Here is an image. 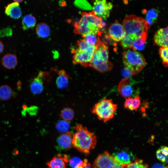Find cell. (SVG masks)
Returning a JSON list of instances; mask_svg holds the SVG:
<instances>
[{
  "label": "cell",
  "instance_id": "obj_2",
  "mask_svg": "<svg viewBox=\"0 0 168 168\" xmlns=\"http://www.w3.org/2000/svg\"><path fill=\"white\" fill-rule=\"evenodd\" d=\"M74 129L76 132L73 135L72 145L79 152L88 154L96 145V136L80 124L77 125Z\"/></svg>",
  "mask_w": 168,
  "mask_h": 168
},
{
  "label": "cell",
  "instance_id": "obj_36",
  "mask_svg": "<svg viewBox=\"0 0 168 168\" xmlns=\"http://www.w3.org/2000/svg\"><path fill=\"white\" fill-rule=\"evenodd\" d=\"M12 33V29L9 27L0 29V38L10 36Z\"/></svg>",
  "mask_w": 168,
  "mask_h": 168
},
{
  "label": "cell",
  "instance_id": "obj_32",
  "mask_svg": "<svg viewBox=\"0 0 168 168\" xmlns=\"http://www.w3.org/2000/svg\"><path fill=\"white\" fill-rule=\"evenodd\" d=\"M168 47H161L159 50L163 64L166 67H167L168 66Z\"/></svg>",
  "mask_w": 168,
  "mask_h": 168
},
{
  "label": "cell",
  "instance_id": "obj_9",
  "mask_svg": "<svg viewBox=\"0 0 168 168\" xmlns=\"http://www.w3.org/2000/svg\"><path fill=\"white\" fill-rule=\"evenodd\" d=\"M95 50L82 51L77 49H73L72 62L74 64H80L86 67L91 62Z\"/></svg>",
  "mask_w": 168,
  "mask_h": 168
},
{
  "label": "cell",
  "instance_id": "obj_33",
  "mask_svg": "<svg viewBox=\"0 0 168 168\" xmlns=\"http://www.w3.org/2000/svg\"><path fill=\"white\" fill-rule=\"evenodd\" d=\"M133 40L129 36L125 35L124 38L121 41L122 47L126 49H132Z\"/></svg>",
  "mask_w": 168,
  "mask_h": 168
},
{
  "label": "cell",
  "instance_id": "obj_15",
  "mask_svg": "<svg viewBox=\"0 0 168 168\" xmlns=\"http://www.w3.org/2000/svg\"><path fill=\"white\" fill-rule=\"evenodd\" d=\"M168 29L166 28L160 29L155 33L153 39L155 45L161 47H168Z\"/></svg>",
  "mask_w": 168,
  "mask_h": 168
},
{
  "label": "cell",
  "instance_id": "obj_8",
  "mask_svg": "<svg viewBox=\"0 0 168 168\" xmlns=\"http://www.w3.org/2000/svg\"><path fill=\"white\" fill-rule=\"evenodd\" d=\"M113 7L112 4L106 0H95L92 11L97 16L106 19L109 17Z\"/></svg>",
  "mask_w": 168,
  "mask_h": 168
},
{
  "label": "cell",
  "instance_id": "obj_4",
  "mask_svg": "<svg viewBox=\"0 0 168 168\" xmlns=\"http://www.w3.org/2000/svg\"><path fill=\"white\" fill-rule=\"evenodd\" d=\"M123 62L128 76L139 73L146 65L142 55L132 49H128L123 54Z\"/></svg>",
  "mask_w": 168,
  "mask_h": 168
},
{
  "label": "cell",
  "instance_id": "obj_10",
  "mask_svg": "<svg viewBox=\"0 0 168 168\" xmlns=\"http://www.w3.org/2000/svg\"><path fill=\"white\" fill-rule=\"evenodd\" d=\"M115 159L121 165L128 164L134 160L133 153L128 149H118L112 154Z\"/></svg>",
  "mask_w": 168,
  "mask_h": 168
},
{
  "label": "cell",
  "instance_id": "obj_37",
  "mask_svg": "<svg viewBox=\"0 0 168 168\" xmlns=\"http://www.w3.org/2000/svg\"><path fill=\"white\" fill-rule=\"evenodd\" d=\"M28 112L31 115H36L38 111V108L36 106H33L27 108Z\"/></svg>",
  "mask_w": 168,
  "mask_h": 168
},
{
  "label": "cell",
  "instance_id": "obj_35",
  "mask_svg": "<svg viewBox=\"0 0 168 168\" xmlns=\"http://www.w3.org/2000/svg\"><path fill=\"white\" fill-rule=\"evenodd\" d=\"M69 164L72 168H76L81 165L83 162V161L81 159L74 157L71 159L69 161Z\"/></svg>",
  "mask_w": 168,
  "mask_h": 168
},
{
  "label": "cell",
  "instance_id": "obj_23",
  "mask_svg": "<svg viewBox=\"0 0 168 168\" xmlns=\"http://www.w3.org/2000/svg\"><path fill=\"white\" fill-rule=\"evenodd\" d=\"M13 94L11 87L7 85H2L0 86V99L6 101L9 99Z\"/></svg>",
  "mask_w": 168,
  "mask_h": 168
},
{
  "label": "cell",
  "instance_id": "obj_7",
  "mask_svg": "<svg viewBox=\"0 0 168 168\" xmlns=\"http://www.w3.org/2000/svg\"><path fill=\"white\" fill-rule=\"evenodd\" d=\"M88 66L93 68L102 73L110 71L112 68L113 64L109 60H106L96 49L91 60Z\"/></svg>",
  "mask_w": 168,
  "mask_h": 168
},
{
  "label": "cell",
  "instance_id": "obj_1",
  "mask_svg": "<svg viewBox=\"0 0 168 168\" xmlns=\"http://www.w3.org/2000/svg\"><path fill=\"white\" fill-rule=\"evenodd\" d=\"M81 15L80 20L74 24V33L82 36L89 33L100 35L101 29L106 25L102 18L96 16L93 11L83 12Z\"/></svg>",
  "mask_w": 168,
  "mask_h": 168
},
{
  "label": "cell",
  "instance_id": "obj_26",
  "mask_svg": "<svg viewBox=\"0 0 168 168\" xmlns=\"http://www.w3.org/2000/svg\"><path fill=\"white\" fill-rule=\"evenodd\" d=\"M59 115L63 120L69 122L73 119L74 112L72 109L66 107L61 110Z\"/></svg>",
  "mask_w": 168,
  "mask_h": 168
},
{
  "label": "cell",
  "instance_id": "obj_6",
  "mask_svg": "<svg viewBox=\"0 0 168 168\" xmlns=\"http://www.w3.org/2000/svg\"><path fill=\"white\" fill-rule=\"evenodd\" d=\"M94 168H125L108 152L100 154L95 160Z\"/></svg>",
  "mask_w": 168,
  "mask_h": 168
},
{
  "label": "cell",
  "instance_id": "obj_40",
  "mask_svg": "<svg viewBox=\"0 0 168 168\" xmlns=\"http://www.w3.org/2000/svg\"><path fill=\"white\" fill-rule=\"evenodd\" d=\"M91 165L90 163H89L86 166H85L84 168H92L91 167Z\"/></svg>",
  "mask_w": 168,
  "mask_h": 168
},
{
  "label": "cell",
  "instance_id": "obj_14",
  "mask_svg": "<svg viewBox=\"0 0 168 168\" xmlns=\"http://www.w3.org/2000/svg\"><path fill=\"white\" fill-rule=\"evenodd\" d=\"M132 83L129 77H125L121 80L118 86L119 94L125 98L131 96L133 91Z\"/></svg>",
  "mask_w": 168,
  "mask_h": 168
},
{
  "label": "cell",
  "instance_id": "obj_19",
  "mask_svg": "<svg viewBox=\"0 0 168 168\" xmlns=\"http://www.w3.org/2000/svg\"><path fill=\"white\" fill-rule=\"evenodd\" d=\"M141 105V100L138 96L132 97L131 96L125 98L124 106L125 108L131 111H137Z\"/></svg>",
  "mask_w": 168,
  "mask_h": 168
},
{
  "label": "cell",
  "instance_id": "obj_41",
  "mask_svg": "<svg viewBox=\"0 0 168 168\" xmlns=\"http://www.w3.org/2000/svg\"><path fill=\"white\" fill-rule=\"evenodd\" d=\"M15 2H22L23 0H13Z\"/></svg>",
  "mask_w": 168,
  "mask_h": 168
},
{
  "label": "cell",
  "instance_id": "obj_3",
  "mask_svg": "<svg viewBox=\"0 0 168 168\" xmlns=\"http://www.w3.org/2000/svg\"><path fill=\"white\" fill-rule=\"evenodd\" d=\"M126 35L133 40L138 38L146 41L150 26L144 19L134 15L125 17L122 22Z\"/></svg>",
  "mask_w": 168,
  "mask_h": 168
},
{
  "label": "cell",
  "instance_id": "obj_24",
  "mask_svg": "<svg viewBox=\"0 0 168 168\" xmlns=\"http://www.w3.org/2000/svg\"><path fill=\"white\" fill-rule=\"evenodd\" d=\"M99 36L98 35L92 33H89L82 35V37L87 43L91 45L96 47L101 41Z\"/></svg>",
  "mask_w": 168,
  "mask_h": 168
},
{
  "label": "cell",
  "instance_id": "obj_38",
  "mask_svg": "<svg viewBox=\"0 0 168 168\" xmlns=\"http://www.w3.org/2000/svg\"><path fill=\"white\" fill-rule=\"evenodd\" d=\"M152 168H167V166H166L162 164L157 163L153 165Z\"/></svg>",
  "mask_w": 168,
  "mask_h": 168
},
{
  "label": "cell",
  "instance_id": "obj_12",
  "mask_svg": "<svg viewBox=\"0 0 168 168\" xmlns=\"http://www.w3.org/2000/svg\"><path fill=\"white\" fill-rule=\"evenodd\" d=\"M46 74V72L41 71H39L37 76L31 82L30 88L31 92L34 94L39 95L43 92L44 79Z\"/></svg>",
  "mask_w": 168,
  "mask_h": 168
},
{
  "label": "cell",
  "instance_id": "obj_18",
  "mask_svg": "<svg viewBox=\"0 0 168 168\" xmlns=\"http://www.w3.org/2000/svg\"><path fill=\"white\" fill-rule=\"evenodd\" d=\"M1 62L2 66L9 69L14 68L18 63L16 56L12 54H7L4 55L2 58Z\"/></svg>",
  "mask_w": 168,
  "mask_h": 168
},
{
  "label": "cell",
  "instance_id": "obj_16",
  "mask_svg": "<svg viewBox=\"0 0 168 168\" xmlns=\"http://www.w3.org/2000/svg\"><path fill=\"white\" fill-rule=\"evenodd\" d=\"M5 13L11 18L18 19L22 15V12L19 3L13 2L9 4L5 7Z\"/></svg>",
  "mask_w": 168,
  "mask_h": 168
},
{
  "label": "cell",
  "instance_id": "obj_27",
  "mask_svg": "<svg viewBox=\"0 0 168 168\" xmlns=\"http://www.w3.org/2000/svg\"><path fill=\"white\" fill-rule=\"evenodd\" d=\"M158 15V12L155 8L149 10L146 15V20L148 25L150 26L156 20Z\"/></svg>",
  "mask_w": 168,
  "mask_h": 168
},
{
  "label": "cell",
  "instance_id": "obj_13",
  "mask_svg": "<svg viewBox=\"0 0 168 168\" xmlns=\"http://www.w3.org/2000/svg\"><path fill=\"white\" fill-rule=\"evenodd\" d=\"M109 36L115 41H121L126 35L125 32L122 25L118 21L112 24L109 29Z\"/></svg>",
  "mask_w": 168,
  "mask_h": 168
},
{
  "label": "cell",
  "instance_id": "obj_17",
  "mask_svg": "<svg viewBox=\"0 0 168 168\" xmlns=\"http://www.w3.org/2000/svg\"><path fill=\"white\" fill-rule=\"evenodd\" d=\"M62 157L61 155L58 154L50 161L47 162V165L49 168H66L68 160L66 156Z\"/></svg>",
  "mask_w": 168,
  "mask_h": 168
},
{
  "label": "cell",
  "instance_id": "obj_39",
  "mask_svg": "<svg viewBox=\"0 0 168 168\" xmlns=\"http://www.w3.org/2000/svg\"><path fill=\"white\" fill-rule=\"evenodd\" d=\"M4 49V45L2 42L0 40V54L3 51Z\"/></svg>",
  "mask_w": 168,
  "mask_h": 168
},
{
  "label": "cell",
  "instance_id": "obj_29",
  "mask_svg": "<svg viewBox=\"0 0 168 168\" xmlns=\"http://www.w3.org/2000/svg\"><path fill=\"white\" fill-rule=\"evenodd\" d=\"M56 128L58 131L62 133H66L69 129L70 125L68 122L64 120H59L56 123Z\"/></svg>",
  "mask_w": 168,
  "mask_h": 168
},
{
  "label": "cell",
  "instance_id": "obj_30",
  "mask_svg": "<svg viewBox=\"0 0 168 168\" xmlns=\"http://www.w3.org/2000/svg\"><path fill=\"white\" fill-rule=\"evenodd\" d=\"M74 4L77 7L82 10L90 11L92 9L91 5L86 0H75Z\"/></svg>",
  "mask_w": 168,
  "mask_h": 168
},
{
  "label": "cell",
  "instance_id": "obj_25",
  "mask_svg": "<svg viewBox=\"0 0 168 168\" xmlns=\"http://www.w3.org/2000/svg\"><path fill=\"white\" fill-rule=\"evenodd\" d=\"M168 147L163 146H161L156 152L157 159L164 163H168Z\"/></svg>",
  "mask_w": 168,
  "mask_h": 168
},
{
  "label": "cell",
  "instance_id": "obj_21",
  "mask_svg": "<svg viewBox=\"0 0 168 168\" xmlns=\"http://www.w3.org/2000/svg\"><path fill=\"white\" fill-rule=\"evenodd\" d=\"M36 20L35 17L31 14L25 16L22 20V27L24 30L33 28L35 26Z\"/></svg>",
  "mask_w": 168,
  "mask_h": 168
},
{
  "label": "cell",
  "instance_id": "obj_31",
  "mask_svg": "<svg viewBox=\"0 0 168 168\" xmlns=\"http://www.w3.org/2000/svg\"><path fill=\"white\" fill-rule=\"evenodd\" d=\"M142 160L136 159L133 162L126 165H122L125 168H148V166L146 164L143 163Z\"/></svg>",
  "mask_w": 168,
  "mask_h": 168
},
{
  "label": "cell",
  "instance_id": "obj_20",
  "mask_svg": "<svg viewBox=\"0 0 168 168\" xmlns=\"http://www.w3.org/2000/svg\"><path fill=\"white\" fill-rule=\"evenodd\" d=\"M69 83V78L66 71L61 70L58 71V76L56 80L57 86L60 89L65 88L68 86Z\"/></svg>",
  "mask_w": 168,
  "mask_h": 168
},
{
  "label": "cell",
  "instance_id": "obj_11",
  "mask_svg": "<svg viewBox=\"0 0 168 168\" xmlns=\"http://www.w3.org/2000/svg\"><path fill=\"white\" fill-rule=\"evenodd\" d=\"M73 134L69 132L60 134L56 140L57 149L59 151L67 150L72 147Z\"/></svg>",
  "mask_w": 168,
  "mask_h": 168
},
{
  "label": "cell",
  "instance_id": "obj_5",
  "mask_svg": "<svg viewBox=\"0 0 168 168\" xmlns=\"http://www.w3.org/2000/svg\"><path fill=\"white\" fill-rule=\"evenodd\" d=\"M117 109V105L111 99L104 98L95 104L91 112L99 119L106 122L114 116Z\"/></svg>",
  "mask_w": 168,
  "mask_h": 168
},
{
  "label": "cell",
  "instance_id": "obj_34",
  "mask_svg": "<svg viewBox=\"0 0 168 168\" xmlns=\"http://www.w3.org/2000/svg\"><path fill=\"white\" fill-rule=\"evenodd\" d=\"M146 42L140 38L134 39L133 41L132 49L135 51L142 50L144 48Z\"/></svg>",
  "mask_w": 168,
  "mask_h": 168
},
{
  "label": "cell",
  "instance_id": "obj_28",
  "mask_svg": "<svg viewBox=\"0 0 168 168\" xmlns=\"http://www.w3.org/2000/svg\"><path fill=\"white\" fill-rule=\"evenodd\" d=\"M77 45L78 46L77 48L82 51L95 50L96 47L89 45L83 39L78 40L77 42Z\"/></svg>",
  "mask_w": 168,
  "mask_h": 168
},
{
  "label": "cell",
  "instance_id": "obj_22",
  "mask_svg": "<svg viewBox=\"0 0 168 168\" xmlns=\"http://www.w3.org/2000/svg\"><path fill=\"white\" fill-rule=\"evenodd\" d=\"M35 30L37 35L41 38H47L50 34L49 27L44 23H41L38 24L36 27Z\"/></svg>",
  "mask_w": 168,
  "mask_h": 168
}]
</instances>
